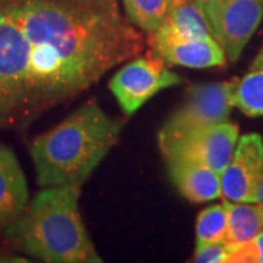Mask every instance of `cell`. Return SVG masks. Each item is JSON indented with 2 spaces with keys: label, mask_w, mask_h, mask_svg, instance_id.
<instances>
[{
  "label": "cell",
  "mask_w": 263,
  "mask_h": 263,
  "mask_svg": "<svg viewBox=\"0 0 263 263\" xmlns=\"http://www.w3.org/2000/svg\"><path fill=\"white\" fill-rule=\"evenodd\" d=\"M237 78L226 82L190 86L183 105L171 114L158 136H168L202 126L228 122L233 108V92Z\"/></svg>",
  "instance_id": "8"
},
{
  "label": "cell",
  "mask_w": 263,
  "mask_h": 263,
  "mask_svg": "<svg viewBox=\"0 0 263 263\" xmlns=\"http://www.w3.org/2000/svg\"><path fill=\"white\" fill-rule=\"evenodd\" d=\"M81 187H44L3 235L15 250L48 263H103L79 212Z\"/></svg>",
  "instance_id": "3"
},
{
  "label": "cell",
  "mask_w": 263,
  "mask_h": 263,
  "mask_svg": "<svg viewBox=\"0 0 263 263\" xmlns=\"http://www.w3.org/2000/svg\"><path fill=\"white\" fill-rule=\"evenodd\" d=\"M28 41L24 127L139 57L145 38L119 10L60 0H8Z\"/></svg>",
  "instance_id": "1"
},
{
  "label": "cell",
  "mask_w": 263,
  "mask_h": 263,
  "mask_svg": "<svg viewBox=\"0 0 263 263\" xmlns=\"http://www.w3.org/2000/svg\"><path fill=\"white\" fill-rule=\"evenodd\" d=\"M212 37L200 0H173L162 25L149 35L152 53L157 54L174 43Z\"/></svg>",
  "instance_id": "10"
},
{
  "label": "cell",
  "mask_w": 263,
  "mask_h": 263,
  "mask_svg": "<svg viewBox=\"0 0 263 263\" xmlns=\"http://www.w3.org/2000/svg\"><path fill=\"white\" fill-rule=\"evenodd\" d=\"M212 37L237 62L263 18V0H200Z\"/></svg>",
  "instance_id": "6"
},
{
  "label": "cell",
  "mask_w": 263,
  "mask_h": 263,
  "mask_svg": "<svg viewBox=\"0 0 263 263\" xmlns=\"http://www.w3.org/2000/svg\"><path fill=\"white\" fill-rule=\"evenodd\" d=\"M29 202L28 184L16 154L0 145V233L15 222Z\"/></svg>",
  "instance_id": "11"
},
{
  "label": "cell",
  "mask_w": 263,
  "mask_h": 263,
  "mask_svg": "<svg viewBox=\"0 0 263 263\" xmlns=\"http://www.w3.org/2000/svg\"><path fill=\"white\" fill-rule=\"evenodd\" d=\"M154 56L162 59L167 65L193 67V69L224 66L228 59L224 48L218 44V41L214 37L174 43L164 47Z\"/></svg>",
  "instance_id": "13"
},
{
  "label": "cell",
  "mask_w": 263,
  "mask_h": 263,
  "mask_svg": "<svg viewBox=\"0 0 263 263\" xmlns=\"http://www.w3.org/2000/svg\"><path fill=\"white\" fill-rule=\"evenodd\" d=\"M253 203H260V205H263V179L262 181H260L257 190H256V193H254Z\"/></svg>",
  "instance_id": "23"
},
{
  "label": "cell",
  "mask_w": 263,
  "mask_h": 263,
  "mask_svg": "<svg viewBox=\"0 0 263 263\" xmlns=\"http://www.w3.org/2000/svg\"><path fill=\"white\" fill-rule=\"evenodd\" d=\"M171 181L181 196L190 202L203 203L215 200L221 193V173L187 158H165Z\"/></svg>",
  "instance_id": "12"
},
{
  "label": "cell",
  "mask_w": 263,
  "mask_h": 263,
  "mask_svg": "<svg viewBox=\"0 0 263 263\" xmlns=\"http://www.w3.org/2000/svg\"><path fill=\"white\" fill-rule=\"evenodd\" d=\"M254 245L257 247V253H259V263H263V230L253 238Z\"/></svg>",
  "instance_id": "21"
},
{
  "label": "cell",
  "mask_w": 263,
  "mask_h": 263,
  "mask_svg": "<svg viewBox=\"0 0 263 263\" xmlns=\"http://www.w3.org/2000/svg\"><path fill=\"white\" fill-rule=\"evenodd\" d=\"M60 2H67V3H73L85 8H94V9L119 10L117 0H60Z\"/></svg>",
  "instance_id": "20"
},
{
  "label": "cell",
  "mask_w": 263,
  "mask_h": 263,
  "mask_svg": "<svg viewBox=\"0 0 263 263\" xmlns=\"http://www.w3.org/2000/svg\"><path fill=\"white\" fill-rule=\"evenodd\" d=\"M126 16L145 34H154L160 28L173 0H123Z\"/></svg>",
  "instance_id": "15"
},
{
  "label": "cell",
  "mask_w": 263,
  "mask_h": 263,
  "mask_svg": "<svg viewBox=\"0 0 263 263\" xmlns=\"http://www.w3.org/2000/svg\"><path fill=\"white\" fill-rule=\"evenodd\" d=\"M192 262L227 263V246L224 243H208L196 246Z\"/></svg>",
  "instance_id": "18"
},
{
  "label": "cell",
  "mask_w": 263,
  "mask_h": 263,
  "mask_svg": "<svg viewBox=\"0 0 263 263\" xmlns=\"http://www.w3.org/2000/svg\"><path fill=\"white\" fill-rule=\"evenodd\" d=\"M227 209V234L224 245L235 246L253 240L263 230V205L249 202H224Z\"/></svg>",
  "instance_id": "14"
},
{
  "label": "cell",
  "mask_w": 263,
  "mask_h": 263,
  "mask_svg": "<svg viewBox=\"0 0 263 263\" xmlns=\"http://www.w3.org/2000/svg\"><path fill=\"white\" fill-rule=\"evenodd\" d=\"M123 124L89 100L38 135L29 145L38 186L81 187L117 143Z\"/></svg>",
  "instance_id": "2"
},
{
  "label": "cell",
  "mask_w": 263,
  "mask_h": 263,
  "mask_svg": "<svg viewBox=\"0 0 263 263\" xmlns=\"http://www.w3.org/2000/svg\"><path fill=\"white\" fill-rule=\"evenodd\" d=\"M183 82L157 56L136 57L111 78L108 88L126 116L135 114L160 91Z\"/></svg>",
  "instance_id": "7"
},
{
  "label": "cell",
  "mask_w": 263,
  "mask_h": 263,
  "mask_svg": "<svg viewBox=\"0 0 263 263\" xmlns=\"http://www.w3.org/2000/svg\"><path fill=\"white\" fill-rule=\"evenodd\" d=\"M28 41L8 0H0V129H24Z\"/></svg>",
  "instance_id": "4"
},
{
  "label": "cell",
  "mask_w": 263,
  "mask_h": 263,
  "mask_svg": "<svg viewBox=\"0 0 263 263\" xmlns=\"http://www.w3.org/2000/svg\"><path fill=\"white\" fill-rule=\"evenodd\" d=\"M257 69H263V46L260 51L257 53V56L254 57L253 63L250 65V72L252 70H257Z\"/></svg>",
  "instance_id": "22"
},
{
  "label": "cell",
  "mask_w": 263,
  "mask_h": 263,
  "mask_svg": "<svg viewBox=\"0 0 263 263\" xmlns=\"http://www.w3.org/2000/svg\"><path fill=\"white\" fill-rule=\"evenodd\" d=\"M238 142V126L222 122L196 129L158 136L164 158H187L222 173Z\"/></svg>",
  "instance_id": "5"
},
{
  "label": "cell",
  "mask_w": 263,
  "mask_h": 263,
  "mask_svg": "<svg viewBox=\"0 0 263 263\" xmlns=\"http://www.w3.org/2000/svg\"><path fill=\"white\" fill-rule=\"evenodd\" d=\"M227 263H259V253L253 240L241 245L227 246Z\"/></svg>",
  "instance_id": "19"
},
{
  "label": "cell",
  "mask_w": 263,
  "mask_h": 263,
  "mask_svg": "<svg viewBox=\"0 0 263 263\" xmlns=\"http://www.w3.org/2000/svg\"><path fill=\"white\" fill-rule=\"evenodd\" d=\"M263 179V139L257 133L241 136L230 162L221 173V193L226 200L253 203Z\"/></svg>",
  "instance_id": "9"
},
{
  "label": "cell",
  "mask_w": 263,
  "mask_h": 263,
  "mask_svg": "<svg viewBox=\"0 0 263 263\" xmlns=\"http://www.w3.org/2000/svg\"><path fill=\"white\" fill-rule=\"evenodd\" d=\"M226 205H212L203 209L196 221V246L208 243H224L227 234Z\"/></svg>",
  "instance_id": "17"
},
{
  "label": "cell",
  "mask_w": 263,
  "mask_h": 263,
  "mask_svg": "<svg viewBox=\"0 0 263 263\" xmlns=\"http://www.w3.org/2000/svg\"><path fill=\"white\" fill-rule=\"evenodd\" d=\"M233 107L249 117L263 116V69L252 70L237 81Z\"/></svg>",
  "instance_id": "16"
}]
</instances>
